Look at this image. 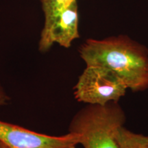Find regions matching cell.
<instances>
[{
    "instance_id": "4",
    "label": "cell",
    "mask_w": 148,
    "mask_h": 148,
    "mask_svg": "<svg viewBox=\"0 0 148 148\" xmlns=\"http://www.w3.org/2000/svg\"><path fill=\"white\" fill-rule=\"evenodd\" d=\"M0 141L8 148H76L79 135L50 136L0 120Z\"/></svg>"
},
{
    "instance_id": "3",
    "label": "cell",
    "mask_w": 148,
    "mask_h": 148,
    "mask_svg": "<svg viewBox=\"0 0 148 148\" xmlns=\"http://www.w3.org/2000/svg\"><path fill=\"white\" fill-rule=\"evenodd\" d=\"M128 89L112 70L101 66H86L74 86V97L86 104L104 105L119 101Z\"/></svg>"
},
{
    "instance_id": "10",
    "label": "cell",
    "mask_w": 148,
    "mask_h": 148,
    "mask_svg": "<svg viewBox=\"0 0 148 148\" xmlns=\"http://www.w3.org/2000/svg\"><path fill=\"white\" fill-rule=\"evenodd\" d=\"M38 1H42V0H38Z\"/></svg>"
},
{
    "instance_id": "8",
    "label": "cell",
    "mask_w": 148,
    "mask_h": 148,
    "mask_svg": "<svg viewBox=\"0 0 148 148\" xmlns=\"http://www.w3.org/2000/svg\"><path fill=\"white\" fill-rule=\"evenodd\" d=\"M10 101V97L5 91L4 88L0 84V106L7 105Z\"/></svg>"
},
{
    "instance_id": "1",
    "label": "cell",
    "mask_w": 148,
    "mask_h": 148,
    "mask_svg": "<svg viewBox=\"0 0 148 148\" xmlns=\"http://www.w3.org/2000/svg\"><path fill=\"white\" fill-rule=\"evenodd\" d=\"M86 66L112 70L134 92L148 89V48L127 35L88 38L78 49Z\"/></svg>"
},
{
    "instance_id": "7",
    "label": "cell",
    "mask_w": 148,
    "mask_h": 148,
    "mask_svg": "<svg viewBox=\"0 0 148 148\" xmlns=\"http://www.w3.org/2000/svg\"><path fill=\"white\" fill-rule=\"evenodd\" d=\"M76 0H42V10L45 21H48L62 13Z\"/></svg>"
},
{
    "instance_id": "9",
    "label": "cell",
    "mask_w": 148,
    "mask_h": 148,
    "mask_svg": "<svg viewBox=\"0 0 148 148\" xmlns=\"http://www.w3.org/2000/svg\"><path fill=\"white\" fill-rule=\"evenodd\" d=\"M0 148H8V147H7V146L5 145H4V144H3L2 142L0 141Z\"/></svg>"
},
{
    "instance_id": "2",
    "label": "cell",
    "mask_w": 148,
    "mask_h": 148,
    "mask_svg": "<svg viewBox=\"0 0 148 148\" xmlns=\"http://www.w3.org/2000/svg\"><path fill=\"white\" fill-rule=\"evenodd\" d=\"M125 119L119 101L87 104L74 115L69 132L79 135V145L84 148H119L116 132Z\"/></svg>"
},
{
    "instance_id": "5",
    "label": "cell",
    "mask_w": 148,
    "mask_h": 148,
    "mask_svg": "<svg viewBox=\"0 0 148 148\" xmlns=\"http://www.w3.org/2000/svg\"><path fill=\"white\" fill-rule=\"evenodd\" d=\"M79 38V13L76 0L59 15L44 21L38 41V51L47 52L54 44L69 48L74 40Z\"/></svg>"
},
{
    "instance_id": "6",
    "label": "cell",
    "mask_w": 148,
    "mask_h": 148,
    "mask_svg": "<svg viewBox=\"0 0 148 148\" xmlns=\"http://www.w3.org/2000/svg\"><path fill=\"white\" fill-rule=\"evenodd\" d=\"M119 148H148V136L135 133L122 126L116 132Z\"/></svg>"
}]
</instances>
